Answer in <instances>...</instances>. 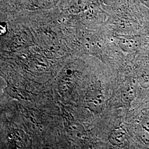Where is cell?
<instances>
[{"mask_svg": "<svg viewBox=\"0 0 149 149\" xmlns=\"http://www.w3.org/2000/svg\"><path fill=\"white\" fill-rule=\"evenodd\" d=\"M60 0H36L35 5L40 10H49L56 5Z\"/></svg>", "mask_w": 149, "mask_h": 149, "instance_id": "7", "label": "cell"}, {"mask_svg": "<svg viewBox=\"0 0 149 149\" xmlns=\"http://www.w3.org/2000/svg\"><path fill=\"white\" fill-rule=\"evenodd\" d=\"M133 90L132 86L127 85L123 90V96L125 101H131L133 98Z\"/></svg>", "mask_w": 149, "mask_h": 149, "instance_id": "8", "label": "cell"}, {"mask_svg": "<svg viewBox=\"0 0 149 149\" xmlns=\"http://www.w3.org/2000/svg\"><path fill=\"white\" fill-rule=\"evenodd\" d=\"M66 130L68 134L73 138H80L84 133V128L78 123L74 121H68L66 123Z\"/></svg>", "mask_w": 149, "mask_h": 149, "instance_id": "5", "label": "cell"}, {"mask_svg": "<svg viewBox=\"0 0 149 149\" xmlns=\"http://www.w3.org/2000/svg\"><path fill=\"white\" fill-rule=\"evenodd\" d=\"M87 8V3L84 0H74L68 7V11L71 13H80Z\"/></svg>", "mask_w": 149, "mask_h": 149, "instance_id": "6", "label": "cell"}, {"mask_svg": "<svg viewBox=\"0 0 149 149\" xmlns=\"http://www.w3.org/2000/svg\"><path fill=\"white\" fill-rule=\"evenodd\" d=\"M118 44L123 51L132 53L138 50L140 48L141 41L137 37L122 38L119 39Z\"/></svg>", "mask_w": 149, "mask_h": 149, "instance_id": "2", "label": "cell"}, {"mask_svg": "<svg viewBox=\"0 0 149 149\" xmlns=\"http://www.w3.org/2000/svg\"><path fill=\"white\" fill-rule=\"evenodd\" d=\"M127 138L126 134L122 128L114 130L109 136V141L115 146H122Z\"/></svg>", "mask_w": 149, "mask_h": 149, "instance_id": "4", "label": "cell"}, {"mask_svg": "<svg viewBox=\"0 0 149 149\" xmlns=\"http://www.w3.org/2000/svg\"><path fill=\"white\" fill-rule=\"evenodd\" d=\"M104 97L102 92L101 83L95 82L91 86L86 96V102L91 111L96 113L102 111Z\"/></svg>", "mask_w": 149, "mask_h": 149, "instance_id": "1", "label": "cell"}, {"mask_svg": "<svg viewBox=\"0 0 149 149\" xmlns=\"http://www.w3.org/2000/svg\"><path fill=\"white\" fill-rule=\"evenodd\" d=\"M68 70H66V74L63 76L59 83V92L61 94H65L71 90L74 84V80L73 78L72 72L70 74L68 72Z\"/></svg>", "mask_w": 149, "mask_h": 149, "instance_id": "3", "label": "cell"}, {"mask_svg": "<svg viewBox=\"0 0 149 149\" xmlns=\"http://www.w3.org/2000/svg\"><path fill=\"white\" fill-rule=\"evenodd\" d=\"M140 2L144 4V5L149 8V0H140Z\"/></svg>", "mask_w": 149, "mask_h": 149, "instance_id": "9", "label": "cell"}]
</instances>
